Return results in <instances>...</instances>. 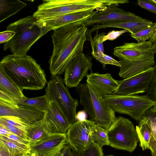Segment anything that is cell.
I'll return each instance as SVG.
<instances>
[{"label":"cell","mask_w":156,"mask_h":156,"mask_svg":"<svg viewBox=\"0 0 156 156\" xmlns=\"http://www.w3.org/2000/svg\"><path fill=\"white\" fill-rule=\"evenodd\" d=\"M27 5L20 0H0V22L15 14Z\"/></svg>","instance_id":"ffe728a7"},{"label":"cell","mask_w":156,"mask_h":156,"mask_svg":"<svg viewBox=\"0 0 156 156\" xmlns=\"http://www.w3.org/2000/svg\"><path fill=\"white\" fill-rule=\"evenodd\" d=\"M156 27V23L154 26L136 33L134 34H131V37L136 40L138 43H142L150 39L154 35Z\"/></svg>","instance_id":"f546056e"},{"label":"cell","mask_w":156,"mask_h":156,"mask_svg":"<svg viewBox=\"0 0 156 156\" xmlns=\"http://www.w3.org/2000/svg\"><path fill=\"white\" fill-rule=\"evenodd\" d=\"M6 30L15 32L13 37L4 44L3 50L9 49L12 54L23 56L39 39L52 30L45 23L33 15L22 18L10 24Z\"/></svg>","instance_id":"277c9868"},{"label":"cell","mask_w":156,"mask_h":156,"mask_svg":"<svg viewBox=\"0 0 156 156\" xmlns=\"http://www.w3.org/2000/svg\"><path fill=\"white\" fill-rule=\"evenodd\" d=\"M91 139L92 142L101 147L110 145L107 131L97 126L91 134Z\"/></svg>","instance_id":"484cf974"},{"label":"cell","mask_w":156,"mask_h":156,"mask_svg":"<svg viewBox=\"0 0 156 156\" xmlns=\"http://www.w3.org/2000/svg\"><path fill=\"white\" fill-rule=\"evenodd\" d=\"M88 9L65 14L51 18L39 20L44 22L52 30L71 23L80 21L86 22L95 12Z\"/></svg>","instance_id":"ac0fdd59"},{"label":"cell","mask_w":156,"mask_h":156,"mask_svg":"<svg viewBox=\"0 0 156 156\" xmlns=\"http://www.w3.org/2000/svg\"><path fill=\"white\" fill-rule=\"evenodd\" d=\"M113 156L112 155H107V156Z\"/></svg>","instance_id":"c3c4849f"},{"label":"cell","mask_w":156,"mask_h":156,"mask_svg":"<svg viewBox=\"0 0 156 156\" xmlns=\"http://www.w3.org/2000/svg\"><path fill=\"white\" fill-rule=\"evenodd\" d=\"M0 156H23L24 154L27 153L13 154L9 152L3 144L1 142H0Z\"/></svg>","instance_id":"60d3db41"},{"label":"cell","mask_w":156,"mask_h":156,"mask_svg":"<svg viewBox=\"0 0 156 156\" xmlns=\"http://www.w3.org/2000/svg\"><path fill=\"white\" fill-rule=\"evenodd\" d=\"M152 49L154 54H156V44L152 45Z\"/></svg>","instance_id":"bcb514c9"},{"label":"cell","mask_w":156,"mask_h":156,"mask_svg":"<svg viewBox=\"0 0 156 156\" xmlns=\"http://www.w3.org/2000/svg\"><path fill=\"white\" fill-rule=\"evenodd\" d=\"M105 35L104 32L99 33L98 30L96 31L95 35L92 38L91 34L87 36V39L90 43L92 49L91 53L102 52L104 53L103 43L102 40L104 36Z\"/></svg>","instance_id":"83f0119b"},{"label":"cell","mask_w":156,"mask_h":156,"mask_svg":"<svg viewBox=\"0 0 156 156\" xmlns=\"http://www.w3.org/2000/svg\"><path fill=\"white\" fill-rule=\"evenodd\" d=\"M6 137L19 143L29 146L30 142L29 140L25 139L15 134L11 133Z\"/></svg>","instance_id":"f35d334b"},{"label":"cell","mask_w":156,"mask_h":156,"mask_svg":"<svg viewBox=\"0 0 156 156\" xmlns=\"http://www.w3.org/2000/svg\"><path fill=\"white\" fill-rule=\"evenodd\" d=\"M91 54L97 61L102 64L104 68L108 64L115 66L120 68V67L119 61L115 60L111 56L105 54L104 53L100 52L91 53Z\"/></svg>","instance_id":"4dcf8cb0"},{"label":"cell","mask_w":156,"mask_h":156,"mask_svg":"<svg viewBox=\"0 0 156 156\" xmlns=\"http://www.w3.org/2000/svg\"><path fill=\"white\" fill-rule=\"evenodd\" d=\"M68 144L66 133L50 134L30 148L28 154L32 156H55Z\"/></svg>","instance_id":"5bb4252c"},{"label":"cell","mask_w":156,"mask_h":156,"mask_svg":"<svg viewBox=\"0 0 156 156\" xmlns=\"http://www.w3.org/2000/svg\"></svg>","instance_id":"816d5d0a"},{"label":"cell","mask_w":156,"mask_h":156,"mask_svg":"<svg viewBox=\"0 0 156 156\" xmlns=\"http://www.w3.org/2000/svg\"><path fill=\"white\" fill-rule=\"evenodd\" d=\"M154 66L129 78L118 81V86L113 94L120 96L136 95L146 92L153 80Z\"/></svg>","instance_id":"30bf717a"},{"label":"cell","mask_w":156,"mask_h":156,"mask_svg":"<svg viewBox=\"0 0 156 156\" xmlns=\"http://www.w3.org/2000/svg\"><path fill=\"white\" fill-rule=\"evenodd\" d=\"M29 153H26L24 154L23 156H28V155Z\"/></svg>","instance_id":"7dc6e473"},{"label":"cell","mask_w":156,"mask_h":156,"mask_svg":"<svg viewBox=\"0 0 156 156\" xmlns=\"http://www.w3.org/2000/svg\"><path fill=\"white\" fill-rule=\"evenodd\" d=\"M0 90L18 98H23L26 97L23 93V90L7 76L0 66Z\"/></svg>","instance_id":"603a6c76"},{"label":"cell","mask_w":156,"mask_h":156,"mask_svg":"<svg viewBox=\"0 0 156 156\" xmlns=\"http://www.w3.org/2000/svg\"><path fill=\"white\" fill-rule=\"evenodd\" d=\"M55 156H73L72 150L69 145L68 144Z\"/></svg>","instance_id":"ab89813d"},{"label":"cell","mask_w":156,"mask_h":156,"mask_svg":"<svg viewBox=\"0 0 156 156\" xmlns=\"http://www.w3.org/2000/svg\"><path fill=\"white\" fill-rule=\"evenodd\" d=\"M107 132L111 147L130 152L136 148L139 139L136 128L129 119L116 117Z\"/></svg>","instance_id":"9c48e42d"},{"label":"cell","mask_w":156,"mask_h":156,"mask_svg":"<svg viewBox=\"0 0 156 156\" xmlns=\"http://www.w3.org/2000/svg\"><path fill=\"white\" fill-rule=\"evenodd\" d=\"M0 66L7 76L23 90H41L47 83L44 70L30 56L7 55L2 59Z\"/></svg>","instance_id":"7a4b0ae2"},{"label":"cell","mask_w":156,"mask_h":156,"mask_svg":"<svg viewBox=\"0 0 156 156\" xmlns=\"http://www.w3.org/2000/svg\"><path fill=\"white\" fill-rule=\"evenodd\" d=\"M92 63L89 58L82 53L74 58L64 71V83L69 88L76 87L91 69Z\"/></svg>","instance_id":"7c38bea8"},{"label":"cell","mask_w":156,"mask_h":156,"mask_svg":"<svg viewBox=\"0 0 156 156\" xmlns=\"http://www.w3.org/2000/svg\"><path fill=\"white\" fill-rule=\"evenodd\" d=\"M152 45L149 41L142 43L125 42L115 47L113 54L119 59V76L127 79L153 66L155 61Z\"/></svg>","instance_id":"3957f363"},{"label":"cell","mask_w":156,"mask_h":156,"mask_svg":"<svg viewBox=\"0 0 156 156\" xmlns=\"http://www.w3.org/2000/svg\"><path fill=\"white\" fill-rule=\"evenodd\" d=\"M154 67V77L150 87L146 91L147 94L153 100L156 98V64Z\"/></svg>","instance_id":"d590c367"},{"label":"cell","mask_w":156,"mask_h":156,"mask_svg":"<svg viewBox=\"0 0 156 156\" xmlns=\"http://www.w3.org/2000/svg\"><path fill=\"white\" fill-rule=\"evenodd\" d=\"M86 22H76L53 30L51 35L53 50L49 61L52 75L62 74L70 62L83 53L87 40Z\"/></svg>","instance_id":"6da1fadb"},{"label":"cell","mask_w":156,"mask_h":156,"mask_svg":"<svg viewBox=\"0 0 156 156\" xmlns=\"http://www.w3.org/2000/svg\"><path fill=\"white\" fill-rule=\"evenodd\" d=\"M129 31L127 30L123 29L119 30H112L109 32L105 35L102 40L104 42L107 40L113 41L117 38L122 34Z\"/></svg>","instance_id":"e575fe53"},{"label":"cell","mask_w":156,"mask_h":156,"mask_svg":"<svg viewBox=\"0 0 156 156\" xmlns=\"http://www.w3.org/2000/svg\"><path fill=\"white\" fill-rule=\"evenodd\" d=\"M43 118L30 126L27 131V136L30 148L50 134L44 128Z\"/></svg>","instance_id":"7402d4cb"},{"label":"cell","mask_w":156,"mask_h":156,"mask_svg":"<svg viewBox=\"0 0 156 156\" xmlns=\"http://www.w3.org/2000/svg\"><path fill=\"white\" fill-rule=\"evenodd\" d=\"M117 6L116 4L112 5L104 11L95 12L86 22L85 25L87 27L95 24H104L118 21L140 20L143 19L133 13L124 11Z\"/></svg>","instance_id":"9a60e30c"},{"label":"cell","mask_w":156,"mask_h":156,"mask_svg":"<svg viewBox=\"0 0 156 156\" xmlns=\"http://www.w3.org/2000/svg\"><path fill=\"white\" fill-rule=\"evenodd\" d=\"M12 133L7 129L0 125V135L5 136H7L10 134Z\"/></svg>","instance_id":"7bdbcfd3"},{"label":"cell","mask_w":156,"mask_h":156,"mask_svg":"<svg viewBox=\"0 0 156 156\" xmlns=\"http://www.w3.org/2000/svg\"><path fill=\"white\" fill-rule=\"evenodd\" d=\"M97 126L93 122L87 119L73 123L66 133L72 150L80 151L87 148L92 142L91 134Z\"/></svg>","instance_id":"8fae6325"},{"label":"cell","mask_w":156,"mask_h":156,"mask_svg":"<svg viewBox=\"0 0 156 156\" xmlns=\"http://www.w3.org/2000/svg\"><path fill=\"white\" fill-rule=\"evenodd\" d=\"M33 16L39 20L79 11L96 9L101 6L99 0H43Z\"/></svg>","instance_id":"8992f818"},{"label":"cell","mask_w":156,"mask_h":156,"mask_svg":"<svg viewBox=\"0 0 156 156\" xmlns=\"http://www.w3.org/2000/svg\"><path fill=\"white\" fill-rule=\"evenodd\" d=\"M156 113L153 111L152 107L147 110L140 119L145 121L151 129L153 133L156 134Z\"/></svg>","instance_id":"1f68e13d"},{"label":"cell","mask_w":156,"mask_h":156,"mask_svg":"<svg viewBox=\"0 0 156 156\" xmlns=\"http://www.w3.org/2000/svg\"><path fill=\"white\" fill-rule=\"evenodd\" d=\"M63 79L58 75H52L47 82L45 94L49 101L55 102L71 124L77 121V99L72 97L68 88L64 85Z\"/></svg>","instance_id":"ba28073f"},{"label":"cell","mask_w":156,"mask_h":156,"mask_svg":"<svg viewBox=\"0 0 156 156\" xmlns=\"http://www.w3.org/2000/svg\"><path fill=\"white\" fill-rule=\"evenodd\" d=\"M0 142L2 143L8 151L13 154L29 153V146L22 144L5 136L0 135Z\"/></svg>","instance_id":"d4e9b609"},{"label":"cell","mask_w":156,"mask_h":156,"mask_svg":"<svg viewBox=\"0 0 156 156\" xmlns=\"http://www.w3.org/2000/svg\"><path fill=\"white\" fill-rule=\"evenodd\" d=\"M13 102L15 106H24L38 110L46 111L49 100L45 94L34 98L26 97L24 98H19L15 97Z\"/></svg>","instance_id":"44dd1931"},{"label":"cell","mask_w":156,"mask_h":156,"mask_svg":"<svg viewBox=\"0 0 156 156\" xmlns=\"http://www.w3.org/2000/svg\"><path fill=\"white\" fill-rule=\"evenodd\" d=\"M86 77L87 83L102 96L113 94L118 86V80L114 79L108 73H91Z\"/></svg>","instance_id":"e0dca14e"},{"label":"cell","mask_w":156,"mask_h":156,"mask_svg":"<svg viewBox=\"0 0 156 156\" xmlns=\"http://www.w3.org/2000/svg\"><path fill=\"white\" fill-rule=\"evenodd\" d=\"M152 156H156V134L152 133L148 146Z\"/></svg>","instance_id":"74e56055"},{"label":"cell","mask_w":156,"mask_h":156,"mask_svg":"<svg viewBox=\"0 0 156 156\" xmlns=\"http://www.w3.org/2000/svg\"><path fill=\"white\" fill-rule=\"evenodd\" d=\"M153 1L156 3V0H153Z\"/></svg>","instance_id":"681fc988"},{"label":"cell","mask_w":156,"mask_h":156,"mask_svg":"<svg viewBox=\"0 0 156 156\" xmlns=\"http://www.w3.org/2000/svg\"><path fill=\"white\" fill-rule=\"evenodd\" d=\"M43 118L44 128L50 134L66 133L72 125L57 104L51 101Z\"/></svg>","instance_id":"4fadbf2b"},{"label":"cell","mask_w":156,"mask_h":156,"mask_svg":"<svg viewBox=\"0 0 156 156\" xmlns=\"http://www.w3.org/2000/svg\"><path fill=\"white\" fill-rule=\"evenodd\" d=\"M138 125L136 126V129L140 146L144 151L148 148L149 141L152 134V130L146 122L140 119Z\"/></svg>","instance_id":"cb8c5ba5"},{"label":"cell","mask_w":156,"mask_h":156,"mask_svg":"<svg viewBox=\"0 0 156 156\" xmlns=\"http://www.w3.org/2000/svg\"><path fill=\"white\" fill-rule=\"evenodd\" d=\"M73 156H103L102 147L92 142L85 149L80 151L72 150Z\"/></svg>","instance_id":"4316f807"},{"label":"cell","mask_w":156,"mask_h":156,"mask_svg":"<svg viewBox=\"0 0 156 156\" xmlns=\"http://www.w3.org/2000/svg\"><path fill=\"white\" fill-rule=\"evenodd\" d=\"M15 32L6 30L0 33V44L5 43L10 40L14 36Z\"/></svg>","instance_id":"8d00e7d4"},{"label":"cell","mask_w":156,"mask_h":156,"mask_svg":"<svg viewBox=\"0 0 156 156\" xmlns=\"http://www.w3.org/2000/svg\"><path fill=\"white\" fill-rule=\"evenodd\" d=\"M139 156H141V155H140Z\"/></svg>","instance_id":"f907efd6"},{"label":"cell","mask_w":156,"mask_h":156,"mask_svg":"<svg viewBox=\"0 0 156 156\" xmlns=\"http://www.w3.org/2000/svg\"><path fill=\"white\" fill-rule=\"evenodd\" d=\"M150 41L152 45L156 44V27L155 29V32L152 37L149 40Z\"/></svg>","instance_id":"ee69618b"},{"label":"cell","mask_w":156,"mask_h":156,"mask_svg":"<svg viewBox=\"0 0 156 156\" xmlns=\"http://www.w3.org/2000/svg\"><path fill=\"white\" fill-rule=\"evenodd\" d=\"M102 97L115 112L127 115L137 121L154 104V100L148 94L127 96L113 94Z\"/></svg>","instance_id":"52a82bcc"},{"label":"cell","mask_w":156,"mask_h":156,"mask_svg":"<svg viewBox=\"0 0 156 156\" xmlns=\"http://www.w3.org/2000/svg\"><path fill=\"white\" fill-rule=\"evenodd\" d=\"M80 105L89 116L90 120L107 131L114 122L115 111L103 98L87 83L76 87Z\"/></svg>","instance_id":"5b68a950"},{"label":"cell","mask_w":156,"mask_h":156,"mask_svg":"<svg viewBox=\"0 0 156 156\" xmlns=\"http://www.w3.org/2000/svg\"><path fill=\"white\" fill-rule=\"evenodd\" d=\"M45 113L46 111L38 110L24 106L0 105V117L16 116L30 126L41 119Z\"/></svg>","instance_id":"2e32d148"},{"label":"cell","mask_w":156,"mask_h":156,"mask_svg":"<svg viewBox=\"0 0 156 156\" xmlns=\"http://www.w3.org/2000/svg\"><path fill=\"white\" fill-rule=\"evenodd\" d=\"M154 100V105L152 107L153 112L156 113V98Z\"/></svg>","instance_id":"f6af8a7d"},{"label":"cell","mask_w":156,"mask_h":156,"mask_svg":"<svg viewBox=\"0 0 156 156\" xmlns=\"http://www.w3.org/2000/svg\"><path fill=\"white\" fill-rule=\"evenodd\" d=\"M137 4L142 8L156 14V3L153 0H138Z\"/></svg>","instance_id":"d6a6232c"},{"label":"cell","mask_w":156,"mask_h":156,"mask_svg":"<svg viewBox=\"0 0 156 156\" xmlns=\"http://www.w3.org/2000/svg\"><path fill=\"white\" fill-rule=\"evenodd\" d=\"M0 125L7 129L12 133L29 140L27 136V133L25 131L12 125L6 124Z\"/></svg>","instance_id":"836d02e7"},{"label":"cell","mask_w":156,"mask_h":156,"mask_svg":"<svg viewBox=\"0 0 156 156\" xmlns=\"http://www.w3.org/2000/svg\"><path fill=\"white\" fill-rule=\"evenodd\" d=\"M156 23L145 19L140 20L118 21L110 22L101 24V28L107 27L117 28L126 30L134 34L143 30L150 28Z\"/></svg>","instance_id":"d6986e66"},{"label":"cell","mask_w":156,"mask_h":156,"mask_svg":"<svg viewBox=\"0 0 156 156\" xmlns=\"http://www.w3.org/2000/svg\"><path fill=\"white\" fill-rule=\"evenodd\" d=\"M12 125L25 131H27L30 126L24 122L18 117L13 116L0 117V124Z\"/></svg>","instance_id":"f1b7e54d"},{"label":"cell","mask_w":156,"mask_h":156,"mask_svg":"<svg viewBox=\"0 0 156 156\" xmlns=\"http://www.w3.org/2000/svg\"><path fill=\"white\" fill-rule=\"evenodd\" d=\"M87 113L84 111L79 112L76 115L77 121H82L87 119Z\"/></svg>","instance_id":"b9f144b4"}]
</instances>
